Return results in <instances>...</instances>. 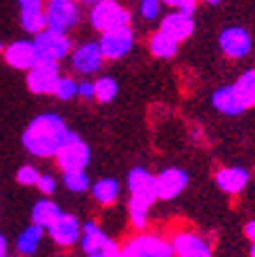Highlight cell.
<instances>
[{"label":"cell","mask_w":255,"mask_h":257,"mask_svg":"<svg viewBox=\"0 0 255 257\" xmlns=\"http://www.w3.org/2000/svg\"><path fill=\"white\" fill-rule=\"evenodd\" d=\"M73 130L65 123V119L59 113L46 111L40 113L25 125L21 134V145L32 157L50 159L61 151V147L67 143V138Z\"/></svg>","instance_id":"cell-1"},{"label":"cell","mask_w":255,"mask_h":257,"mask_svg":"<svg viewBox=\"0 0 255 257\" xmlns=\"http://www.w3.org/2000/svg\"><path fill=\"white\" fill-rule=\"evenodd\" d=\"M119 257H174V251L170 238L143 230L119 245Z\"/></svg>","instance_id":"cell-2"},{"label":"cell","mask_w":255,"mask_h":257,"mask_svg":"<svg viewBox=\"0 0 255 257\" xmlns=\"http://www.w3.org/2000/svg\"><path fill=\"white\" fill-rule=\"evenodd\" d=\"M46 28L67 34L82 19V9L78 0H44Z\"/></svg>","instance_id":"cell-3"},{"label":"cell","mask_w":255,"mask_h":257,"mask_svg":"<svg viewBox=\"0 0 255 257\" xmlns=\"http://www.w3.org/2000/svg\"><path fill=\"white\" fill-rule=\"evenodd\" d=\"M90 25L96 32H109L130 25V11L117 0H98L90 7Z\"/></svg>","instance_id":"cell-4"},{"label":"cell","mask_w":255,"mask_h":257,"mask_svg":"<svg viewBox=\"0 0 255 257\" xmlns=\"http://www.w3.org/2000/svg\"><path fill=\"white\" fill-rule=\"evenodd\" d=\"M57 165L61 172H75V170H86L92 161V151L90 145L78 134L71 132L67 143L61 147V151L55 155Z\"/></svg>","instance_id":"cell-5"},{"label":"cell","mask_w":255,"mask_h":257,"mask_svg":"<svg viewBox=\"0 0 255 257\" xmlns=\"http://www.w3.org/2000/svg\"><path fill=\"white\" fill-rule=\"evenodd\" d=\"M32 40H34V46L38 50V57L42 61L61 63L63 59H67L69 53L73 50V42L67 34L50 30V28L42 30L40 34H36Z\"/></svg>","instance_id":"cell-6"},{"label":"cell","mask_w":255,"mask_h":257,"mask_svg":"<svg viewBox=\"0 0 255 257\" xmlns=\"http://www.w3.org/2000/svg\"><path fill=\"white\" fill-rule=\"evenodd\" d=\"M61 78V67L59 63H53V61H38L36 65L25 71V86L32 94H38V96H48L55 92V86Z\"/></svg>","instance_id":"cell-7"},{"label":"cell","mask_w":255,"mask_h":257,"mask_svg":"<svg viewBox=\"0 0 255 257\" xmlns=\"http://www.w3.org/2000/svg\"><path fill=\"white\" fill-rule=\"evenodd\" d=\"M98 46H100V53H103L105 61H119L130 55V50L134 48V32L130 25L103 32Z\"/></svg>","instance_id":"cell-8"},{"label":"cell","mask_w":255,"mask_h":257,"mask_svg":"<svg viewBox=\"0 0 255 257\" xmlns=\"http://www.w3.org/2000/svg\"><path fill=\"white\" fill-rule=\"evenodd\" d=\"M170 245L174 257H213L211 242L195 230H178L172 234Z\"/></svg>","instance_id":"cell-9"},{"label":"cell","mask_w":255,"mask_h":257,"mask_svg":"<svg viewBox=\"0 0 255 257\" xmlns=\"http://www.w3.org/2000/svg\"><path fill=\"white\" fill-rule=\"evenodd\" d=\"M48 238L55 242L61 249H71L80 242V234H82V222L78 215L63 211L57 220L46 228Z\"/></svg>","instance_id":"cell-10"},{"label":"cell","mask_w":255,"mask_h":257,"mask_svg":"<svg viewBox=\"0 0 255 257\" xmlns=\"http://www.w3.org/2000/svg\"><path fill=\"white\" fill-rule=\"evenodd\" d=\"M69 65L73 73L80 75H92L98 73L105 65V57L100 53L98 42H84L80 46H75L69 53Z\"/></svg>","instance_id":"cell-11"},{"label":"cell","mask_w":255,"mask_h":257,"mask_svg":"<svg viewBox=\"0 0 255 257\" xmlns=\"http://www.w3.org/2000/svg\"><path fill=\"white\" fill-rule=\"evenodd\" d=\"M190 184V176L182 168H165L155 176V190H157V201H174L180 197Z\"/></svg>","instance_id":"cell-12"},{"label":"cell","mask_w":255,"mask_h":257,"mask_svg":"<svg viewBox=\"0 0 255 257\" xmlns=\"http://www.w3.org/2000/svg\"><path fill=\"white\" fill-rule=\"evenodd\" d=\"M125 186L130 192V199L143 201L149 207H153V203L157 201V190H155V174H151L147 168H132L128 172L125 178Z\"/></svg>","instance_id":"cell-13"},{"label":"cell","mask_w":255,"mask_h":257,"mask_svg":"<svg viewBox=\"0 0 255 257\" xmlns=\"http://www.w3.org/2000/svg\"><path fill=\"white\" fill-rule=\"evenodd\" d=\"M3 57L5 63L11 69H17V71H30L40 57H38V50L34 46V40H15L5 46L3 50Z\"/></svg>","instance_id":"cell-14"},{"label":"cell","mask_w":255,"mask_h":257,"mask_svg":"<svg viewBox=\"0 0 255 257\" xmlns=\"http://www.w3.org/2000/svg\"><path fill=\"white\" fill-rule=\"evenodd\" d=\"M220 50L228 57V59H245L251 53V34L240 28V25H232V28H226L220 34Z\"/></svg>","instance_id":"cell-15"},{"label":"cell","mask_w":255,"mask_h":257,"mask_svg":"<svg viewBox=\"0 0 255 257\" xmlns=\"http://www.w3.org/2000/svg\"><path fill=\"white\" fill-rule=\"evenodd\" d=\"M159 32L165 34V36H170L172 40H176L178 44H180V42L188 40V38L193 36V32H195V19L190 15H184V13L174 9L165 17H161Z\"/></svg>","instance_id":"cell-16"},{"label":"cell","mask_w":255,"mask_h":257,"mask_svg":"<svg viewBox=\"0 0 255 257\" xmlns=\"http://www.w3.org/2000/svg\"><path fill=\"white\" fill-rule=\"evenodd\" d=\"M249 170L240 165H228L215 172V184L226 195H240L249 184Z\"/></svg>","instance_id":"cell-17"},{"label":"cell","mask_w":255,"mask_h":257,"mask_svg":"<svg viewBox=\"0 0 255 257\" xmlns=\"http://www.w3.org/2000/svg\"><path fill=\"white\" fill-rule=\"evenodd\" d=\"M113 238L103 230L98 222L94 220H88V222H82V234H80V249L84 255H90V253H96L100 249H105Z\"/></svg>","instance_id":"cell-18"},{"label":"cell","mask_w":255,"mask_h":257,"mask_svg":"<svg viewBox=\"0 0 255 257\" xmlns=\"http://www.w3.org/2000/svg\"><path fill=\"white\" fill-rule=\"evenodd\" d=\"M44 236H46V230L36 226V224H30L25 226L21 232L17 234L15 238V251L19 257H34L38 251H40L42 242H44Z\"/></svg>","instance_id":"cell-19"},{"label":"cell","mask_w":255,"mask_h":257,"mask_svg":"<svg viewBox=\"0 0 255 257\" xmlns=\"http://www.w3.org/2000/svg\"><path fill=\"white\" fill-rule=\"evenodd\" d=\"M211 105L215 111L226 115V117H238V115H243L247 111L243 107V102L238 100L232 86H224V88L215 90L213 96H211Z\"/></svg>","instance_id":"cell-20"},{"label":"cell","mask_w":255,"mask_h":257,"mask_svg":"<svg viewBox=\"0 0 255 257\" xmlns=\"http://www.w3.org/2000/svg\"><path fill=\"white\" fill-rule=\"evenodd\" d=\"M90 192H92V199L103 205V207H111L115 205L119 195H121V184L117 178H111V176H105V178H98L96 182L90 184Z\"/></svg>","instance_id":"cell-21"},{"label":"cell","mask_w":255,"mask_h":257,"mask_svg":"<svg viewBox=\"0 0 255 257\" xmlns=\"http://www.w3.org/2000/svg\"><path fill=\"white\" fill-rule=\"evenodd\" d=\"M61 213H63V209H61V205H59L57 201H53L50 197H42V199H38V201L32 205L30 224H36V226H40V228L46 230Z\"/></svg>","instance_id":"cell-22"},{"label":"cell","mask_w":255,"mask_h":257,"mask_svg":"<svg viewBox=\"0 0 255 257\" xmlns=\"http://www.w3.org/2000/svg\"><path fill=\"white\" fill-rule=\"evenodd\" d=\"M232 88L245 109L255 107V69H247L245 73H240Z\"/></svg>","instance_id":"cell-23"},{"label":"cell","mask_w":255,"mask_h":257,"mask_svg":"<svg viewBox=\"0 0 255 257\" xmlns=\"http://www.w3.org/2000/svg\"><path fill=\"white\" fill-rule=\"evenodd\" d=\"M178 46H180V44H178L176 40H172L170 36L161 34L159 30L149 38V50H151V55L157 57V59H172V57H176Z\"/></svg>","instance_id":"cell-24"},{"label":"cell","mask_w":255,"mask_h":257,"mask_svg":"<svg viewBox=\"0 0 255 257\" xmlns=\"http://www.w3.org/2000/svg\"><path fill=\"white\" fill-rule=\"evenodd\" d=\"M119 94V84L115 78L111 75H100L98 80H94V100L103 102V105H109L117 98Z\"/></svg>","instance_id":"cell-25"},{"label":"cell","mask_w":255,"mask_h":257,"mask_svg":"<svg viewBox=\"0 0 255 257\" xmlns=\"http://www.w3.org/2000/svg\"><path fill=\"white\" fill-rule=\"evenodd\" d=\"M149 211L151 207L143 201L136 199H128V220H130V226L136 230V232H143L149 226Z\"/></svg>","instance_id":"cell-26"},{"label":"cell","mask_w":255,"mask_h":257,"mask_svg":"<svg viewBox=\"0 0 255 257\" xmlns=\"http://www.w3.org/2000/svg\"><path fill=\"white\" fill-rule=\"evenodd\" d=\"M63 186H65L73 195H84V192L90 190V176H88L86 170H75V172H63L61 178Z\"/></svg>","instance_id":"cell-27"},{"label":"cell","mask_w":255,"mask_h":257,"mask_svg":"<svg viewBox=\"0 0 255 257\" xmlns=\"http://www.w3.org/2000/svg\"><path fill=\"white\" fill-rule=\"evenodd\" d=\"M19 25L25 34H40L42 30H46V17L44 11H36V13H19Z\"/></svg>","instance_id":"cell-28"},{"label":"cell","mask_w":255,"mask_h":257,"mask_svg":"<svg viewBox=\"0 0 255 257\" xmlns=\"http://www.w3.org/2000/svg\"><path fill=\"white\" fill-rule=\"evenodd\" d=\"M53 96H57L59 100L67 102V100H73L75 96H78V82H75L71 75H61L57 86H55V92Z\"/></svg>","instance_id":"cell-29"},{"label":"cell","mask_w":255,"mask_h":257,"mask_svg":"<svg viewBox=\"0 0 255 257\" xmlns=\"http://www.w3.org/2000/svg\"><path fill=\"white\" fill-rule=\"evenodd\" d=\"M40 170L36 168V165L32 163H23L21 168L15 172V180H17V184L19 186H36L38 182V178H40Z\"/></svg>","instance_id":"cell-30"},{"label":"cell","mask_w":255,"mask_h":257,"mask_svg":"<svg viewBox=\"0 0 255 257\" xmlns=\"http://www.w3.org/2000/svg\"><path fill=\"white\" fill-rule=\"evenodd\" d=\"M138 13L145 21H155L161 15V0H140Z\"/></svg>","instance_id":"cell-31"},{"label":"cell","mask_w":255,"mask_h":257,"mask_svg":"<svg viewBox=\"0 0 255 257\" xmlns=\"http://www.w3.org/2000/svg\"><path fill=\"white\" fill-rule=\"evenodd\" d=\"M36 188L40 190L42 197H53L59 188V182L53 174H40V178H38V182H36Z\"/></svg>","instance_id":"cell-32"},{"label":"cell","mask_w":255,"mask_h":257,"mask_svg":"<svg viewBox=\"0 0 255 257\" xmlns=\"http://www.w3.org/2000/svg\"><path fill=\"white\" fill-rule=\"evenodd\" d=\"M78 98H82V100H94V82H90V80L78 82Z\"/></svg>","instance_id":"cell-33"},{"label":"cell","mask_w":255,"mask_h":257,"mask_svg":"<svg viewBox=\"0 0 255 257\" xmlns=\"http://www.w3.org/2000/svg\"><path fill=\"white\" fill-rule=\"evenodd\" d=\"M19 13H36L44 11V0H17Z\"/></svg>","instance_id":"cell-34"},{"label":"cell","mask_w":255,"mask_h":257,"mask_svg":"<svg viewBox=\"0 0 255 257\" xmlns=\"http://www.w3.org/2000/svg\"><path fill=\"white\" fill-rule=\"evenodd\" d=\"M86 257H119V242L117 240H111L105 249H100L96 253H90Z\"/></svg>","instance_id":"cell-35"},{"label":"cell","mask_w":255,"mask_h":257,"mask_svg":"<svg viewBox=\"0 0 255 257\" xmlns=\"http://www.w3.org/2000/svg\"><path fill=\"white\" fill-rule=\"evenodd\" d=\"M245 236L251 240V251H249V257H255V220L247 222V226H245Z\"/></svg>","instance_id":"cell-36"},{"label":"cell","mask_w":255,"mask_h":257,"mask_svg":"<svg viewBox=\"0 0 255 257\" xmlns=\"http://www.w3.org/2000/svg\"><path fill=\"white\" fill-rule=\"evenodd\" d=\"M9 253V240H7V236L0 232V257L3 255H7Z\"/></svg>","instance_id":"cell-37"},{"label":"cell","mask_w":255,"mask_h":257,"mask_svg":"<svg viewBox=\"0 0 255 257\" xmlns=\"http://www.w3.org/2000/svg\"><path fill=\"white\" fill-rule=\"evenodd\" d=\"M184 3H188V0H161V5H168L172 9H178V7L184 5Z\"/></svg>","instance_id":"cell-38"},{"label":"cell","mask_w":255,"mask_h":257,"mask_svg":"<svg viewBox=\"0 0 255 257\" xmlns=\"http://www.w3.org/2000/svg\"><path fill=\"white\" fill-rule=\"evenodd\" d=\"M78 3H82V5H94V3H98V0H78Z\"/></svg>","instance_id":"cell-39"},{"label":"cell","mask_w":255,"mask_h":257,"mask_svg":"<svg viewBox=\"0 0 255 257\" xmlns=\"http://www.w3.org/2000/svg\"><path fill=\"white\" fill-rule=\"evenodd\" d=\"M205 3H207V5H218L220 0H205Z\"/></svg>","instance_id":"cell-40"},{"label":"cell","mask_w":255,"mask_h":257,"mask_svg":"<svg viewBox=\"0 0 255 257\" xmlns=\"http://www.w3.org/2000/svg\"><path fill=\"white\" fill-rule=\"evenodd\" d=\"M3 50H5V44H3V42H0V55H3Z\"/></svg>","instance_id":"cell-41"},{"label":"cell","mask_w":255,"mask_h":257,"mask_svg":"<svg viewBox=\"0 0 255 257\" xmlns=\"http://www.w3.org/2000/svg\"><path fill=\"white\" fill-rule=\"evenodd\" d=\"M3 257H19V255H11V253H7V255H3Z\"/></svg>","instance_id":"cell-42"}]
</instances>
